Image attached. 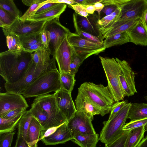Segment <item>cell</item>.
Masks as SVG:
<instances>
[{
    "label": "cell",
    "mask_w": 147,
    "mask_h": 147,
    "mask_svg": "<svg viewBox=\"0 0 147 147\" xmlns=\"http://www.w3.org/2000/svg\"><path fill=\"white\" fill-rule=\"evenodd\" d=\"M145 128L146 130L147 131V124L145 126Z\"/></svg>",
    "instance_id": "60"
},
{
    "label": "cell",
    "mask_w": 147,
    "mask_h": 147,
    "mask_svg": "<svg viewBox=\"0 0 147 147\" xmlns=\"http://www.w3.org/2000/svg\"><path fill=\"white\" fill-rule=\"evenodd\" d=\"M46 0H36L20 18L22 20H30L35 14L37 10L42 7V3Z\"/></svg>",
    "instance_id": "38"
},
{
    "label": "cell",
    "mask_w": 147,
    "mask_h": 147,
    "mask_svg": "<svg viewBox=\"0 0 147 147\" xmlns=\"http://www.w3.org/2000/svg\"><path fill=\"white\" fill-rule=\"evenodd\" d=\"M147 7V0H125L120 6L121 13L119 19L135 20L141 19Z\"/></svg>",
    "instance_id": "13"
},
{
    "label": "cell",
    "mask_w": 147,
    "mask_h": 147,
    "mask_svg": "<svg viewBox=\"0 0 147 147\" xmlns=\"http://www.w3.org/2000/svg\"><path fill=\"white\" fill-rule=\"evenodd\" d=\"M36 0H22L23 3L25 5L30 7L36 2Z\"/></svg>",
    "instance_id": "56"
},
{
    "label": "cell",
    "mask_w": 147,
    "mask_h": 147,
    "mask_svg": "<svg viewBox=\"0 0 147 147\" xmlns=\"http://www.w3.org/2000/svg\"><path fill=\"white\" fill-rule=\"evenodd\" d=\"M141 19L143 20L147 27V7L144 12Z\"/></svg>",
    "instance_id": "57"
},
{
    "label": "cell",
    "mask_w": 147,
    "mask_h": 147,
    "mask_svg": "<svg viewBox=\"0 0 147 147\" xmlns=\"http://www.w3.org/2000/svg\"><path fill=\"white\" fill-rule=\"evenodd\" d=\"M136 147H147V135L141 140Z\"/></svg>",
    "instance_id": "55"
},
{
    "label": "cell",
    "mask_w": 147,
    "mask_h": 147,
    "mask_svg": "<svg viewBox=\"0 0 147 147\" xmlns=\"http://www.w3.org/2000/svg\"><path fill=\"white\" fill-rule=\"evenodd\" d=\"M121 13V9L119 7L110 15L98 20L96 25L101 40L102 36L110 30L113 25L120 19Z\"/></svg>",
    "instance_id": "21"
},
{
    "label": "cell",
    "mask_w": 147,
    "mask_h": 147,
    "mask_svg": "<svg viewBox=\"0 0 147 147\" xmlns=\"http://www.w3.org/2000/svg\"><path fill=\"white\" fill-rule=\"evenodd\" d=\"M44 49H47L45 48L40 40L31 46L24 49V50L25 51L32 53L34 51L35 52Z\"/></svg>",
    "instance_id": "49"
},
{
    "label": "cell",
    "mask_w": 147,
    "mask_h": 147,
    "mask_svg": "<svg viewBox=\"0 0 147 147\" xmlns=\"http://www.w3.org/2000/svg\"><path fill=\"white\" fill-rule=\"evenodd\" d=\"M25 112L8 119H5L0 117V134L14 131L20 119Z\"/></svg>",
    "instance_id": "30"
},
{
    "label": "cell",
    "mask_w": 147,
    "mask_h": 147,
    "mask_svg": "<svg viewBox=\"0 0 147 147\" xmlns=\"http://www.w3.org/2000/svg\"><path fill=\"white\" fill-rule=\"evenodd\" d=\"M76 17L77 24L82 30L100 38L96 25L97 21L99 19L98 15L89 14L87 17H85L76 13Z\"/></svg>",
    "instance_id": "20"
},
{
    "label": "cell",
    "mask_w": 147,
    "mask_h": 147,
    "mask_svg": "<svg viewBox=\"0 0 147 147\" xmlns=\"http://www.w3.org/2000/svg\"><path fill=\"white\" fill-rule=\"evenodd\" d=\"M128 103V101L126 99L121 101H119L115 102L111 107L109 117L107 121L110 120Z\"/></svg>",
    "instance_id": "44"
},
{
    "label": "cell",
    "mask_w": 147,
    "mask_h": 147,
    "mask_svg": "<svg viewBox=\"0 0 147 147\" xmlns=\"http://www.w3.org/2000/svg\"><path fill=\"white\" fill-rule=\"evenodd\" d=\"M67 37L76 55L84 61L90 56L104 51L106 49L103 45L83 38L75 33H71Z\"/></svg>",
    "instance_id": "7"
},
{
    "label": "cell",
    "mask_w": 147,
    "mask_h": 147,
    "mask_svg": "<svg viewBox=\"0 0 147 147\" xmlns=\"http://www.w3.org/2000/svg\"><path fill=\"white\" fill-rule=\"evenodd\" d=\"M34 101L37 102L48 115L53 127H57L67 121L59 108L54 94H48L36 97Z\"/></svg>",
    "instance_id": "9"
},
{
    "label": "cell",
    "mask_w": 147,
    "mask_h": 147,
    "mask_svg": "<svg viewBox=\"0 0 147 147\" xmlns=\"http://www.w3.org/2000/svg\"><path fill=\"white\" fill-rule=\"evenodd\" d=\"M87 0H74L76 4L86 5Z\"/></svg>",
    "instance_id": "59"
},
{
    "label": "cell",
    "mask_w": 147,
    "mask_h": 147,
    "mask_svg": "<svg viewBox=\"0 0 147 147\" xmlns=\"http://www.w3.org/2000/svg\"><path fill=\"white\" fill-rule=\"evenodd\" d=\"M52 19L36 21L30 20H22L20 18H17L11 25L4 26L2 28V30L3 32L12 33L18 36L40 32L46 22Z\"/></svg>",
    "instance_id": "10"
},
{
    "label": "cell",
    "mask_w": 147,
    "mask_h": 147,
    "mask_svg": "<svg viewBox=\"0 0 147 147\" xmlns=\"http://www.w3.org/2000/svg\"><path fill=\"white\" fill-rule=\"evenodd\" d=\"M131 102L125 105L110 121L103 122L99 140L105 144H109L120 136L125 131L123 128L127 118Z\"/></svg>",
    "instance_id": "5"
},
{
    "label": "cell",
    "mask_w": 147,
    "mask_h": 147,
    "mask_svg": "<svg viewBox=\"0 0 147 147\" xmlns=\"http://www.w3.org/2000/svg\"><path fill=\"white\" fill-rule=\"evenodd\" d=\"M99 57L108 82V86L115 102L123 100L125 96L121 84L119 74L120 67L114 58Z\"/></svg>",
    "instance_id": "6"
},
{
    "label": "cell",
    "mask_w": 147,
    "mask_h": 147,
    "mask_svg": "<svg viewBox=\"0 0 147 147\" xmlns=\"http://www.w3.org/2000/svg\"><path fill=\"white\" fill-rule=\"evenodd\" d=\"M77 111H82L88 115H94L100 114L101 109L88 96L78 91L75 100Z\"/></svg>",
    "instance_id": "19"
},
{
    "label": "cell",
    "mask_w": 147,
    "mask_h": 147,
    "mask_svg": "<svg viewBox=\"0 0 147 147\" xmlns=\"http://www.w3.org/2000/svg\"><path fill=\"white\" fill-rule=\"evenodd\" d=\"M119 7V6L114 4L105 5L100 12L99 17V19H100L104 17L110 15Z\"/></svg>",
    "instance_id": "45"
},
{
    "label": "cell",
    "mask_w": 147,
    "mask_h": 147,
    "mask_svg": "<svg viewBox=\"0 0 147 147\" xmlns=\"http://www.w3.org/2000/svg\"><path fill=\"white\" fill-rule=\"evenodd\" d=\"M71 94L62 88L53 94L59 108L67 121L72 117L77 111Z\"/></svg>",
    "instance_id": "16"
},
{
    "label": "cell",
    "mask_w": 147,
    "mask_h": 147,
    "mask_svg": "<svg viewBox=\"0 0 147 147\" xmlns=\"http://www.w3.org/2000/svg\"><path fill=\"white\" fill-rule=\"evenodd\" d=\"M95 10L98 12V17L100 15V12L103 9L105 5L100 2H98L95 3L93 5Z\"/></svg>",
    "instance_id": "53"
},
{
    "label": "cell",
    "mask_w": 147,
    "mask_h": 147,
    "mask_svg": "<svg viewBox=\"0 0 147 147\" xmlns=\"http://www.w3.org/2000/svg\"><path fill=\"white\" fill-rule=\"evenodd\" d=\"M94 116L88 115L82 111H77L67 122L73 137L80 135L96 133L92 123Z\"/></svg>",
    "instance_id": "11"
},
{
    "label": "cell",
    "mask_w": 147,
    "mask_h": 147,
    "mask_svg": "<svg viewBox=\"0 0 147 147\" xmlns=\"http://www.w3.org/2000/svg\"><path fill=\"white\" fill-rule=\"evenodd\" d=\"M72 48L71 59L70 65V73L75 75L84 61L76 55L73 47Z\"/></svg>",
    "instance_id": "39"
},
{
    "label": "cell",
    "mask_w": 147,
    "mask_h": 147,
    "mask_svg": "<svg viewBox=\"0 0 147 147\" xmlns=\"http://www.w3.org/2000/svg\"><path fill=\"white\" fill-rule=\"evenodd\" d=\"M129 42L136 45L147 46V27L141 19L127 32Z\"/></svg>",
    "instance_id": "18"
},
{
    "label": "cell",
    "mask_w": 147,
    "mask_h": 147,
    "mask_svg": "<svg viewBox=\"0 0 147 147\" xmlns=\"http://www.w3.org/2000/svg\"><path fill=\"white\" fill-rule=\"evenodd\" d=\"M16 19L0 7V21L5 25L4 26H11L14 22Z\"/></svg>",
    "instance_id": "40"
},
{
    "label": "cell",
    "mask_w": 147,
    "mask_h": 147,
    "mask_svg": "<svg viewBox=\"0 0 147 147\" xmlns=\"http://www.w3.org/2000/svg\"><path fill=\"white\" fill-rule=\"evenodd\" d=\"M138 20H124L119 19L113 25L110 30L102 36V40L103 41L104 39L114 34L127 32L134 25Z\"/></svg>",
    "instance_id": "25"
},
{
    "label": "cell",
    "mask_w": 147,
    "mask_h": 147,
    "mask_svg": "<svg viewBox=\"0 0 147 147\" xmlns=\"http://www.w3.org/2000/svg\"><path fill=\"white\" fill-rule=\"evenodd\" d=\"M59 18L56 17L46 22L43 29L46 31L49 38L48 49L54 57L61 39L71 32L69 29L60 23Z\"/></svg>",
    "instance_id": "8"
},
{
    "label": "cell",
    "mask_w": 147,
    "mask_h": 147,
    "mask_svg": "<svg viewBox=\"0 0 147 147\" xmlns=\"http://www.w3.org/2000/svg\"><path fill=\"white\" fill-rule=\"evenodd\" d=\"M24 97L21 94L6 92L0 93V116L16 109L29 107Z\"/></svg>",
    "instance_id": "15"
},
{
    "label": "cell",
    "mask_w": 147,
    "mask_h": 147,
    "mask_svg": "<svg viewBox=\"0 0 147 147\" xmlns=\"http://www.w3.org/2000/svg\"><path fill=\"white\" fill-rule=\"evenodd\" d=\"M115 59L120 67L119 80L125 95L132 96L137 93L135 85V74L127 61L117 58Z\"/></svg>",
    "instance_id": "12"
},
{
    "label": "cell",
    "mask_w": 147,
    "mask_h": 147,
    "mask_svg": "<svg viewBox=\"0 0 147 147\" xmlns=\"http://www.w3.org/2000/svg\"><path fill=\"white\" fill-rule=\"evenodd\" d=\"M69 5V7L74 10L75 13L77 14L85 17H87L89 15L84 5L77 4Z\"/></svg>",
    "instance_id": "46"
},
{
    "label": "cell",
    "mask_w": 147,
    "mask_h": 147,
    "mask_svg": "<svg viewBox=\"0 0 147 147\" xmlns=\"http://www.w3.org/2000/svg\"><path fill=\"white\" fill-rule=\"evenodd\" d=\"M33 117L30 110H26L21 118L18 124L17 134L22 135L26 141L28 128Z\"/></svg>",
    "instance_id": "32"
},
{
    "label": "cell",
    "mask_w": 147,
    "mask_h": 147,
    "mask_svg": "<svg viewBox=\"0 0 147 147\" xmlns=\"http://www.w3.org/2000/svg\"><path fill=\"white\" fill-rule=\"evenodd\" d=\"M41 131L42 127L40 124L33 117L30 123L27 135L26 142L29 146L37 145Z\"/></svg>",
    "instance_id": "23"
},
{
    "label": "cell",
    "mask_w": 147,
    "mask_h": 147,
    "mask_svg": "<svg viewBox=\"0 0 147 147\" xmlns=\"http://www.w3.org/2000/svg\"><path fill=\"white\" fill-rule=\"evenodd\" d=\"M144 98L145 100L147 101V95Z\"/></svg>",
    "instance_id": "61"
},
{
    "label": "cell",
    "mask_w": 147,
    "mask_h": 147,
    "mask_svg": "<svg viewBox=\"0 0 147 147\" xmlns=\"http://www.w3.org/2000/svg\"><path fill=\"white\" fill-rule=\"evenodd\" d=\"M84 6L85 7L88 14H92L94 13L95 10L93 5H86Z\"/></svg>",
    "instance_id": "54"
},
{
    "label": "cell",
    "mask_w": 147,
    "mask_h": 147,
    "mask_svg": "<svg viewBox=\"0 0 147 147\" xmlns=\"http://www.w3.org/2000/svg\"><path fill=\"white\" fill-rule=\"evenodd\" d=\"M99 140V135L96 133L76 136L73 137L71 141L80 147H96Z\"/></svg>",
    "instance_id": "27"
},
{
    "label": "cell",
    "mask_w": 147,
    "mask_h": 147,
    "mask_svg": "<svg viewBox=\"0 0 147 147\" xmlns=\"http://www.w3.org/2000/svg\"><path fill=\"white\" fill-rule=\"evenodd\" d=\"M73 22L75 30V33L78 34L82 38L91 40L103 45V42L98 37L86 32L82 30L78 26L76 21V13L73 14Z\"/></svg>",
    "instance_id": "37"
},
{
    "label": "cell",
    "mask_w": 147,
    "mask_h": 147,
    "mask_svg": "<svg viewBox=\"0 0 147 147\" xmlns=\"http://www.w3.org/2000/svg\"><path fill=\"white\" fill-rule=\"evenodd\" d=\"M15 131L0 134V147H11Z\"/></svg>",
    "instance_id": "42"
},
{
    "label": "cell",
    "mask_w": 147,
    "mask_h": 147,
    "mask_svg": "<svg viewBox=\"0 0 147 147\" xmlns=\"http://www.w3.org/2000/svg\"><path fill=\"white\" fill-rule=\"evenodd\" d=\"M62 88L60 73L57 68L41 74L21 93L25 98L36 97L56 92Z\"/></svg>",
    "instance_id": "2"
},
{
    "label": "cell",
    "mask_w": 147,
    "mask_h": 147,
    "mask_svg": "<svg viewBox=\"0 0 147 147\" xmlns=\"http://www.w3.org/2000/svg\"><path fill=\"white\" fill-rule=\"evenodd\" d=\"M67 36L65 35L61 39L53 57L57 62L60 73H70L73 48L68 41Z\"/></svg>",
    "instance_id": "14"
},
{
    "label": "cell",
    "mask_w": 147,
    "mask_h": 147,
    "mask_svg": "<svg viewBox=\"0 0 147 147\" xmlns=\"http://www.w3.org/2000/svg\"><path fill=\"white\" fill-rule=\"evenodd\" d=\"M75 75L67 72L60 73L62 89L71 93L75 85Z\"/></svg>",
    "instance_id": "33"
},
{
    "label": "cell",
    "mask_w": 147,
    "mask_h": 147,
    "mask_svg": "<svg viewBox=\"0 0 147 147\" xmlns=\"http://www.w3.org/2000/svg\"><path fill=\"white\" fill-rule=\"evenodd\" d=\"M67 4L58 3L52 8L39 14H35L30 20L40 21L43 20L59 18L60 15L65 10Z\"/></svg>",
    "instance_id": "24"
},
{
    "label": "cell",
    "mask_w": 147,
    "mask_h": 147,
    "mask_svg": "<svg viewBox=\"0 0 147 147\" xmlns=\"http://www.w3.org/2000/svg\"><path fill=\"white\" fill-rule=\"evenodd\" d=\"M51 53L48 49H44L35 52L33 53L32 61L36 64L44 65L50 61Z\"/></svg>",
    "instance_id": "35"
},
{
    "label": "cell",
    "mask_w": 147,
    "mask_h": 147,
    "mask_svg": "<svg viewBox=\"0 0 147 147\" xmlns=\"http://www.w3.org/2000/svg\"><path fill=\"white\" fill-rule=\"evenodd\" d=\"M32 55L24 50L0 53V75L6 82L12 83L20 79L32 61Z\"/></svg>",
    "instance_id": "1"
},
{
    "label": "cell",
    "mask_w": 147,
    "mask_h": 147,
    "mask_svg": "<svg viewBox=\"0 0 147 147\" xmlns=\"http://www.w3.org/2000/svg\"><path fill=\"white\" fill-rule=\"evenodd\" d=\"M147 118V103H131L127 118L133 121Z\"/></svg>",
    "instance_id": "26"
},
{
    "label": "cell",
    "mask_w": 147,
    "mask_h": 147,
    "mask_svg": "<svg viewBox=\"0 0 147 147\" xmlns=\"http://www.w3.org/2000/svg\"><path fill=\"white\" fill-rule=\"evenodd\" d=\"M67 122L58 127L53 132L40 140L46 145L63 144L71 140L73 137L68 126Z\"/></svg>",
    "instance_id": "17"
},
{
    "label": "cell",
    "mask_w": 147,
    "mask_h": 147,
    "mask_svg": "<svg viewBox=\"0 0 147 147\" xmlns=\"http://www.w3.org/2000/svg\"><path fill=\"white\" fill-rule=\"evenodd\" d=\"M0 7L16 18L22 16V13L13 0H0Z\"/></svg>",
    "instance_id": "36"
},
{
    "label": "cell",
    "mask_w": 147,
    "mask_h": 147,
    "mask_svg": "<svg viewBox=\"0 0 147 147\" xmlns=\"http://www.w3.org/2000/svg\"><path fill=\"white\" fill-rule=\"evenodd\" d=\"M37 145L30 147L22 136L17 134V137L13 147H37Z\"/></svg>",
    "instance_id": "48"
},
{
    "label": "cell",
    "mask_w": 147,
    "mask_h": 147,
    "mask_svg": "<svg viewBox=\"0 0 147 147\" xmlns=\"http://www.w3.org/2000/svg\"><path fill=\"white\" fill-rule=\"evenodd\" d=\"M6 37L8 51L11 52L21 51L24 50L19 36L10 33L3 32Z\"/></svg>",
    "instance_id": "31"
},
{
    "label": "cell",
    "mask_w": 147,
    "mask_h": 147,
    "mask_svg": "<svg viewBox=\"0 0 147 147\" xmlns=\"http://www.w3.org/2000/svg\"><path fill=\"white\" fill-rule=\"evenodd\" d=\"M58 3H46L39 9L36 11V14L42 13L57 5Z\"/></svg>",
    "instance_id": "52"
},
{
    "label": "cell",
    "mask_w": 147,
    "mask_h": 147,
    "mask_svg": "<svg viewBox=\"0 0 147 147\" xmlns=\"http://www.w3.org/2000/svg\"><path fill=\"white\" fill-rule=\"evenodd\" d=\"M40 40L46 48L48 49L49 43V38L47 33L43 29L40 32Z\"/></svg>",
    "instance_id": "50"
},
{
    "label": "cell",
    "mask_w": 147,
    "mask_h": 147,
    "mask_svg": "<svg viewBox=\"0 0 147 147\" xmlns=\"http://www.w3.org/2000/svg\"><path fill=\"white\" fill-rule=\"evenodd\" d=\"M33 116L38 121L42 127V132L54 128L52 122L47 113L36 101H34L29 110Z\"/></svg>",
    "instance_id": "22"
},
{
    "label": "cell",
    "mask_w": 147,
    "mask_h": 147,
    "mask_svg": "<svg viewBox=\"0 0 147 147\" xmlns=\"http://www.w3.org/2000/svg\"><path fill=\"white\" fill-rule=\"evenodd\" d=\"M129 42L126 32L114 34L105 38L102 44L106 49L112 47L122 45Z\"/></svg>",
    "instance_id": "29"
},
{
    "label": "cell",
    "mask_w": 147,
    "mask_h": 147,
    "mask_svg": "<svg viewBox=\"0 0 147 147\" xmlns=\"http://www.w3.org/2000/svg\"><path fill=\"white\" fill-rule=\"evenodd\" d=\"M40 32L26 34L19 36L24 50L40 41Z\"/></svg>",
    "instance_id": "34"
},
{
    "label": "cell",
    "mask_w": 147,
    "mask_h": 147,
    "mask_svg": "<svg viewBox=\"0 0 147 147\" xmlns=\"http://www.w3.org/2000/svg\"><path fill=\"white\" fill-rule=\"evenodd\" d=\"M55 63L56 60L53 57L48 63L43 65H37L32 60L19 80L12 83H5L4 87L6 92L21 94L28 86L42 73L48 70L57 68Z\"/></svg>",
    "instance_id": "4"
},
{
    "label": "cell",
    "mask_w": 147,
    "mask_h": 147,
    "mask_svg": "<svg viewBox=\"0 0 147 147\" xmlns=\"http://www.w3.org/2000/svg\"><path fill=\"white\" fill-rule=\"evenodd\" d=\"M147 124V118L133 121H130L125 125L123 128L124 131H130L134 129L138 128Z\"/></svg>",
    "instance_id": "43"
},
{
    "label": "cell",
    "mask_w": 147,
    "mask_h": 147,
    "mask_svg": "<svg viewBox=\"0 0 147 147\" xmlns=\"http://www.w3.org/2000/svg\"><path fill=\"white\" fill-rule=\"evenodd\" d=\"M101 0H87L86 5H93L95 3L100 2Z\"/></svg>",
    "instance_id": "58"
},
{
    "label": "cell",
    "mask_w": 147,
    "mask_h": 147,
    "mask_svg": "<svg viewBox=\"0 0 147 147\" xmlns=\"http://www.w3.org/2000/svg\"><path fill=\"white\" fill-rule=\"evenodd\" d=\"M26 109L27 108H18L12 110L0 117L5 119H8L14 117L25 112L26 111Z\"/></svg>",
    "instance_id": "47"
},
{
    "label": "cell",
    "mask_w": 147,
    "mask_h": 147,
    "mask_svg": "<svg viewBox=\"0 0 147 147\" xmlns=\"http://www.w3.org/2000/svg\"><path fill=\"white\" fill-rule=\"evenodd\" d=\"M130 131H126L113 142L105 144V147H125V142Z\"/></svg>",
    "instance_id": "41"
},
{
    "label": "cell",
    "mask_w": 147,
    "mask_h": 147,
    "mask_svg": "<svg viewBox=\"0 0 147 147\" xmlns=\"http://www.w3.org/2000/svg\"><path fill=\"white\" fill-rule=\"evenodd\" d=\"M78 91L88 96L100 108V115L103 116L109 113L116 102L108 86L85 82L81 85Z\"/></svg>",
    "instance_id": "3"
},
{
    "label": "cell",
    "mask_w": 147,
    "mask_h": 147,
    "mask_svg": "<svg viewBox=\"0 0 147 147\" xmlns=\"http://www.w3.org/2000/svg\"><path fill=\"white\" fill-rule=\"evenodd\" d=\"M48 3H64L68 5L76 4L74 0H46L44 2V5Z\"/></svg>",
    "instance_id": "51"
},
{
    "label": "cell",
    "mask_w": 147,
    "mask_h": 147,
    "mask_svg": "<svg viewBox=\"0 0 147 147\" xmlns=\"http://www.w3.org/2000/svg\"><path fill=\"white\" fill-rule=\"evenodd\" d=\"M146 130L145 126L130 130L127 139L125 147H136L144 138Z\"/></svg>",
    "instance_id": "28"
}]
</instances>
